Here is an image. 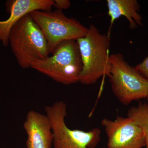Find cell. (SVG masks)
I'll use <instances>...</instances> for the list:
<instances>
[{"label":"cell","instance_id":"6da1fadb","mask_svg":"<svg viewBox=\"0 0 148 148\" xmlns=\"http://www.w3.org/2000/svg\"><path fill=\"white\" fill-rule=\"evenodd\" d=\"M77 42L82 62L79 82L91 85L102 77H109L111 69L110 34H102L92 24L88 28L86 34Z\"/></svg>","mask_w":148,"mask_h":148},{"label":"cell","instance_id":"7a4b0ae2","mask_svg":"<svg viewBox=\"0 0 148 148\" xmlns=\"http://www.w3.org/2000/svg\"><path fill=\"white\" fill-rule=\"evenodd\" d=\"M8 40L9 45L22 69L31 68L35 61L45 59L50 54L45 36L30 13L12 27Z\"/></svg>","mask_w":148,"mask_h":148},{"label":"cell","instance_id":"3957f363","mask_svg":"<svg viewBox=\"0 0 148 148\" xmlns=\"http://www.w3.org/2000/svg\"><path fill=\"white\" fill-rule=\"evenodd\" d=\"M52 53L45 59L35 61L31 68L64 85L79 82L82 62L77 40L64 41Z\"/></svg>","mask_w":148,"mask_h":148},{"label":"cell","instance_id":"277c9868","mask_svg":"<svg viewBox=\"0 0 148 148\" xmlns=\"http://www.w3.org/2000/svg\"><path fill=\"white\" fill-rule=\"evenodd\" d=\"M110 58L109 78L112 91L118 100L126 106L133 101L146 98L148 80L135 67L130 66L121 53H113Z\"/></svg>","mask_w":148,"mask_h":148},{"label":"cell","instance_id":"5b68a950","mask_svg":"<svg viewBox=\"0 0 148 148\" xmlns=\"http://www.w3.org/2000/svg\"><path fill=\"white\" fill-rule=\"evenodd\" d=\"M67 109L63 101L45 108L52 126L53 148H95L101 139V130L97 128L88 131L71 129L65 122Z\"/></svg>","mask_w":148,"mask_h":148},{"label":"cell","instance_id":"8992f818","mask_svg":"<svg viewBox=\"0 0 148 148\" xmlns=\"http://www.w3.org/2000/svg\"><path fill=\"white\" fill-rule=\"evenodd\" d=\"M45 36L50 53L64 41L84 36L88 28L79 21L65 15L62 10H37L30 13Z\"/></svg>","mask_w":148,"mask_h":148},{"label":"cell","instance_id":"52a82bcc","mask_svg":"<svg viewBox=\"0 0 148 148\" xmlns=\"http://www.w3.org/2000/svg\"><path fill=\"white\" fill-rule=\"evenodd\" d=\"M108 137V148H143L146 146L144 133L129 118L117 116L114 120L101 121Z\"/></svg>","mask_w":148,"mask_h":148},{"label":"cell","instance_id":"ba28073f","mask_svg":"<svg viewBox=\"0 0 148 148\" xmlns=\"http://www.w3.org/2000/svg\"><path fill=\"white\" fill-rule=\"evenodd\" d=\"M53 0H10L6 3L10 16L0 21V43L4 47L9 45V36L11 30L22 17L37 10L51 11L53 7Z\"/></svg>","mask_w":148,"mask_h":148},{"label":"cell","instance_id":"9c48e42d","mask_svg":"<svg viewBox=\"0 0 148 148\" xmlns=\"http://www.w3.org/2000/svg\"><path fill=\"white\" fill-rule=\"evenodd\" d=\"M23 126L27 136V148H51L53 141L52 126L46 114L29 111Z\"/></svg>","mask_w":148,"mask_h":148},{"label":"cell","instance_id":"30bf717a","mask_svg":"<svg viewBox=\"0 0 148 148\" xmlns=\"http://www.w3.org/2000/svg\"><path fill=\"white\" fill-rule=\"evenodd\" d=\"M108 14L110 18V27L121 16L127 18L130 29L142 26V17L139 13L140 5L137 0H107Z\"/></svg>","mask_w":148,"mask_h":148},{"label":"cell","instance_id":"8fae6325","mask_svg":"<svg viewBox=\"0 0 148 148\" xmlns=\"http://www.w3.org/2000/svg\"><path fill=\"white\" fill-rule=\"evenodd\" d=\"M127 117L143 131L146 139V148H148V104L140 103L131 107L127 111Z\"/></svg>","mask_w":148,"mask_h":148},{"label":"cell","instance_id":"7c38bea8","mask_svg":"<svg viewBox=\"0 0 148 148\" xmlns=\"http://www.w3.org/2000/svg\"><path fill=\"white\" fill-rule=\"evenodd\" d=\"M138 71L148 80V56L135 67Z\"/></svg>","mask_w":148,"mask_h":148},{"label":"cell","instance_id":"4fadbf2b","mask_svg":"<svg viewBox=\"0 0 148 148\" xmlns=\"http://www.w3.org/2000/svg\"><path fill=\"white\" fill-rule=\"evenodd\" d=\"M53 7L59 10H63L70 8L71 2L69 0H55Z\"/></svg>","mask_w":148,"mask_h":148},{"label":"cell","instance_id":"5bb4252c","mask_svg":"<svg viewBox=\"0 0 148 148\" xmlns=\"http://www.w3.org/2000/svg\"><path fill=\"white\" fill-rule=\"evenodd\" d=\"M146 98H147V99L148 101V88L147 90V97H146Z\"/></svg>","mask_w":148,"mask_h":148}]
</instances>
